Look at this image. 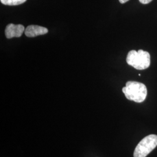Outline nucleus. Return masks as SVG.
Returning <instances> with one entry per match:
<instances>
[{"instance_id": "obj_6", "label": "nucleus", "mask_w": 157, "mask_h": 157, "mask_svg": "<svg viewBox=\"0 0 157 157\" xmlns=\"http://www.w3.org/2000/svg\"><path fill=\"white\" fill-rule=\"evenodd\" d=\"M1 3L6 5V6H18L20 4H22L25 2L26 1V0H0Z\"/></svg>"}, {"instance_id": "obj_7", "label": "nucleus", "mask_w": 157, "mask_h": 157, "mask_svg": "<svg viewBox=\"0 0 157 157\" xmlns=\"http://www.w3.org/2000/svg\"><path fill=\"white\" fill-rule=\"evenodd\" d=\"M152 0H139V1L140 2L141 4H148L150 3V2H151Z\"/></svg>"}, {"instance_id": "obj_1", "label": "nucleus", "mask_w": 157, "mask_h": 157, "mask_svg": "<svg viewBox=\"0 0 157 157\" xmlns=\"http://www.w3.org/2000/svg\"><path fill=\"white\" fill-rule=\"evenodd\" d=\"M122 91L127 99L139 103L144 101L147 95L146 85L133 81L128 82L126 86L123 87Z\"/></svg>"}, {"instance_id": "obj_5", "label": "nucleus", "mask_w": 157, "mask_h": 157, "mask_svg": "<svg viewBox=\"0 0 157 157\" xmlns=\"http://www.w3.org/2000/svg\"><path fill=\"white\" fill-rule=\"evenodd\" d=\"M48 32V29L44 27L37 25H30L25 29V34L29 37H34L40 35L45 34Z\"/></svg>"}, {"instance_id": "obj_4", "label": "nucleus", "mask_w": 157, "mask_h": 157, "mask_svg": "<svg viewBox=\"0 0 157 157\" xmlns=\"http://www.w3.org/2000/svg\"><path fill=\"white\" fill-rule=\"evenodd\" d=\"M25 29L22 25L9 24L6 26L5 31L6 37L7 39H12L13 37H19L25 32Z\"/></svg>"}, {"instance_id": "obj_2", "label": "nucleus", "mask_w": 157, "mask_h": 157, "mask_svg": "<svg viewBox=\"0 0 157 157\" xmlns=\"http://www.w3.org/2000/svg\"><path fill=\"white\" fill-rule=\"evenodd\" d=\"M128 64L138 70H144L150 65V55L147 51L139 50L129 51L126 58Z\"/></svg>"}, {"instance_id": "obj_3", "label": "nucleus", "mask_w": 157, "mask_h": 157, "mask_svg": "<svg viewBox=\"0 0 157 157\" xmlns=\"http://www.w3.org/2000/svg\"><path fill=\"white\" fill-rule=\"evenodd\" d=\"M157 146V136L150 135L140 141L135 148L134 157H146Z\"/></svg>"}, {"instance_id": "obj_8", "label": "nucleus", "mask_w": 157, "mask_h": 157, "mask_svg": "<svg viewBox=\"0 0 157 157\" xmlns=\"http://www.w3.org/2000/svg\"><path fill=\"white\" fill-rule=\"evenodd\" d=\"M119 2L121 3V4H124L126 3V2H128L129 0H119Z\"/></svg>"}]
</instances>
